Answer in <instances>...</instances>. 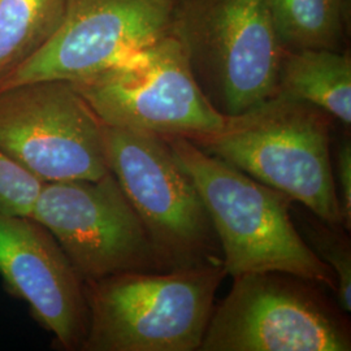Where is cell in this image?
Instances as JSON below:
<instances>
[{
    "label": "cell",
    "instance_id": "e0dca14e",
    "mask_svg": "<svg viewBox=\"0 0 351 351\" xmlns=\"http://www.w3.org/2000/svg\"><path fill=\"white\" fill-rule=\"evenodd\" d=\"M332 175L339 198V213L346 230L351 226V143L349 137L341 139L330 152Z\"/></svg>",
    "mask_w": 351,
    "mask_h": 351
},
{
    "label": "cell",
    "instance_id": "5bb4252c",
    "mask_svg": "<svg viewBox=\"0 0 351 351\" xmlns=\"http://www.w3.org/2000/svg\"><path fill=\"white\" fill-rule=\"evenodd\" d=\"M66 0H0V81L56 33Z\"/></svg>",
    "mask_w": 351,
    "mask_h": 351
},
{
    "label": "cell",
    "instance_id": "2e32d148",
    "mask_svg": "<svg viewBox=\"0 0 351 351\" xmlns=\"http://www.w3.org/2000/svg\"><path fill=\"white\" fill-rule=\"evenodd\" d=\"M43 182L0 151V213L30 216Z\"/></svg>",
    "mask_w": 351,
    "mask_h": 351
},
{
    "label": "cell",
    "instance_id": "7a4b0ae2",
    "mask_svg": "<svg viewBox=\"0 0 351 351\" xmlns=\"http://www.w3.org/2000/svg\"><path fill=\"white\" fill-rule=\"evenodd\" d=\"M164 139L201 194L223 251L226 275L280 272L335 293V276L294 226L287 195L185 137Z\"/></svg>",
    "mask_w": 351,
    "mask_h": 351
},
{
    "label": "cell",
    "instance_id": "8fae6325",
    "mask_svg": "<svg viewBox=\"0 0 351 351\" xmlns=\"http://www.w3.org/2000/svg\"><path fill=\"white\" fill-rule=\"evenodd\" d=\"M0 275L64 349L82 348L88 320L84 280L30 216L0 213Z\"/></svg>",
    "mask_w": 351,
    "mask_h": 351
},
{
    "label": "cell",
    "instance_id": "9a60e30c",
    "mask_svg": "<svg viewBox=\"0 0 351 351\" xmlns=\"http://www.w3.org/2000/svg\"><path fill=\"white\" fill-rule=\"evenodd\" d=\"M304 241L313 249L316 256L332 271L339 307L345 314L351 311V250L349 239H346L345 228L330 226L323 220L310 221L304 228Z\"/></svg>",
    "mask_w": 351,
    "mask_h": 351
},
{
    "label": "cell",
    "instance_id": "277c9868",
    "mask_svg": "<svg viewBox=\"0 0 351 351\" xmlns=\"http://www.w3.org/2000/svg\"><path fill=\"white\" fill-rule=\"evenodd\" d=\"M203 93L234 116L278 93L287 49L265 0H182L172 27Z\"/></svg>",
    "mask_w": 351,
    "mask_h": 351
},
{
    "label": "cell",
    "instance_id": "ba28073f",
    "mask_svg": "<svg viewBox=\"0 0 351 351\" xmlns=\"http://www.w3.org/2000/svg\"><path fill=\"white\" fill-rule=\"evenodd\" d=\"M30 217L45 226L84 282L132 271H169L111 172L43 182Z\"/></svg>",
    "mask_w": 351,
    "mask_h": 351
},
{
    "label": "cell",
    "instance_id": "5b68a950",
    "mask_svg": "<svg viewBox=\"0 0 351 351\" xmlns=\"http://www.w3.org/2000/svg\"><path fill=\"white\" fill-rule=\"evenodd\" d=\"M103 137L107 167L167 269L223 263L201 194L164 137L107 125Z\"/></svg>",
    "mask_w": 351,
    "mask_h": 351
},
{
    "label": "cell",
    "instance_id": "6da1fadb",
    "mask_svg": "<svg viewBox=\"0 0 351 351\" xmlns=\"http://www.w3.org/2000/svg\"><path fill=\"white\" fill-rule=\"evenodd\" d=\"M333 117L282 93L245 112L226 116L217 130L188 138L269 188L300 202L330 226H341L332 175Z\"/></svg>",
    "mask_w": 351,
    "mask_h": 351
},
{
    "label": "cell",
    "instance_id": "4fadbf2b",
    "mask_svg": "<svg viewBox=\"0 0 351 351\" xmlns=\"http://www.w3.org/2000/svg\"><path fill=\"white\" fill-rule=\"evenodd\" d=\"M287 50L339 51L349 0H265Z\"/></svg>",
    "mask_w": 351,
    "mask_h": 351
},
{
    "label": "cell",
    "instance_id": "9c48e42d",
    "mask_svg": "<svg viewBox=\"0 0 351 351\" xmlns=\"http://www.w3.org/2000/svg\"><path fill=\"white\" fill-rule=\"evenodd\" d=\"M104 124L68 81L0 90V151L42 182L110 172Z\"/></svg>",
    "mask_w": 351,
    "mask_h": 351
},
{
    "label": "cell",
    "instance_id": "8992f818",
    "mask_svg": "<svg viewBox=\"0 0 351 351\" xmlns=\"http://www.w3.org/2000/svg\"><path fill=\"white\" fill-rule=\"evenodd\" d=\"M71 84L107 126L194 138L226 121L203 93L184 45L172 33Z\"/></svg>",
    "mask_w": 351,
    "mask_h": 351
},
{
    "label": "cell",
    "instance_id": "3957f363",
    "mask_svg": "<svg viewBox=\"0 0 351 351\" xmlns=\"http://www.w3.org/2000/svg\"><path fill=\"white\" fill-rule=\"evenodd\" d=\"M223 263L132 271L84 282L88 332L82 350H199Z\"/></svg>",
    "mask_w": 351,
    "mask_h": 351
},
{
    "label": "cell",
    "instance_id": "30bf717a",
    "mask_svg": "<svg viewBox=\"0 0 351 351\" xmlns=\"http://www.w3.org/2000/svg\"><path fill=\"white\" fill-rule=\"evenodd\" d=\"M182 0H66L56 33L0 81V90L37 81L77 82L172 33Z\"/></svg>",
    "mask_w": 351,
    "mask_h": 351
},
{
    "label": "cell",
    "instance_id": "7c38bea8",
    "mask_svg": "<svg viewBox=\"0 0 351 351\" xmlns=\"http://www.w3.org/2000/svg\"><path fill=\"white\" fill-rule=\"evenodd\" d=\"M278 93L307 101L351 123V59L336 50H287L280 66Z\"/></svg>",
    "mask_w": 351,
    "mask_h": 351
},
{
    "label": "cell",
    "instance_id": "52a82bcc",
    "mask_svg": "<svg viewBox=\"0 0 351 351\" xmlns=\"http://www.w3.org/2000/svg\"><path fill=\"white\" fill-rule=\"evenodd\" d=\"M233 280L213 306L199 350H351L349 323L315 282L280 272Z\"/></svg>",
    "mask_w": 351,
    "mask_h": 351
}]
</instances>
